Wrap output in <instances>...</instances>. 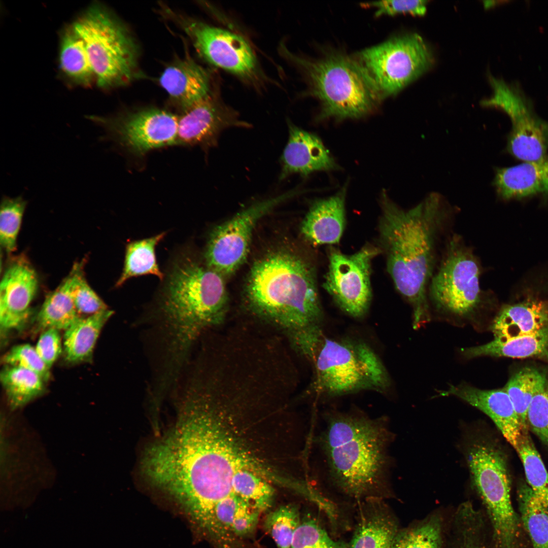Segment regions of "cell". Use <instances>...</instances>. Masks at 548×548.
I'll return each mask as SVG.
<instances>
[{"label":"cell","mask_w":548,"mask_h":548,"mask_svg":"<svg viewBox=\"0 0 548 548\" xmlns=\"http://www.w3.org/2000/svg\"><path fill=\"white\" fill-rule=\"evenodd\" d=\"M227 302L221 275L191 254H183L174 261L160 303L167 370L180 372L200 334L223 321Z\"/></svg>","instance_id":"cell-4"},{"label":"cell","mask_w":548,"mask_h":548,"mask_svg":"<svg viewBox=\"0 0 548 548\" xmlns=\"http://www.w3.org/2000/svg\"><path fill=\"white\" fill-rule=\"evenodd\" d=\"M110 309L80 317L64 331L63 339L65 360L70 363L90 361L104 326L112 316Z\"/></svg>","instance_id":"cell-26"},{"label":"cell","mask_w":548,"mask_h":548,"mask_svg":"<svg viewBox=\"0 0 548 548\" xmlns=\"http://www.w3.org/2000/svg\"><path fill=\"white\" fill-rule=\"evenodd\" d=\"M1 381L13 409L41 396L45 390V382L39 375L17 366L5 365L1 373Z\"/></svg>","instance_id":"cell-31"},{"label":"cell","mask_w":548,"mask_h":548,"mask_svg":"<svg viewBox=\"0 0 548 548\" xmlns=\"http://www.w3.org/2000/svg\"><path fill=\"white\" fill-rule=\"evenodd\" d=\"M379 235L387 269L398 291L412 304L413 327L430 320L426 288L432 277L436 236L448 207L437 193L403 210L383 194Z\"/></svg>","instance_id":"cell-3"},{"label":"cell","mask_w":548,"mask_h":548,"mask_svg":"<svg viewBox=\"0 0 548 548\" xmlns=\"http://www.w3.org/2000/svg\"><path fill=\"white\" fill-rule=\"evenodd\" d=\"M464 452L472 483L492 527L494 548H517L521 522L512 505L503 454L483 432L469 435Z\"/></svg>","instance_id":"cell-8"},{"label":"cell","mask_w":548,"mask_h":548,"mask_svg":"<svg viewBox=\"0 0 548 548\" xmlns=\"http://www.w3.org/2000/svg\"><path fill=\"white\" fill-rule=\"evenodd\" d=\"M493 183L498 195L505 199L548 195V156L537 161L498 168Z\"/></svg>","instance_id":"cell-23"},{"label":"cell","mask_w":548,"mask_h":548,"mask_svg":"<svg viewBox=\"0 0 548 548\" xmlns=\"http://www.w3.org/2000/svg\"><path fill=\"white\" fill-rule=\"evenodd\" d=\"M516 450L522 461L528 485L548 508V471L527 430Z\"/></svg>","instance_id":"cell-35"},{"label":"cell","mask_w":548,"mask_h":548,"mask_svg":"<svg viewBox=\"0 0 548 548\" xmlns=\"http://www.w3.org/2000/svg\"><path fill=\"white\" fill-rule=\"evenodd\" d=\"M244 297L255 315L289 335L321 325L323 318L315 268L294 252L279 250L256 261Z\"/></svg>","instance_id":"cell-5"},{"label":"cell","mask_w":548,"mask_h":548,"mask_svg":"<svg viewBox=\"0 0 548 548\" xmlns=\"http://www.w3.org/2000/svg\"><path fill=\"white\" fill-rule=\"evenodd\" d=\"M80 317L66 276L54 290L46 296L35 321L37 329L41 331L48 329L65 331Z\"/></svg>","instance_id":"cell-27"},{"label":"cell","mask_w":548,"mask_h":548,"mask_svg":"<svg viewBox=\"0 0 548 548\" xmlns=\"http://www.w3.org/2000/svg\"><path fill=\"white\" fill-rule=\"evenodd\" d=\"M280 179L291 175L303 176L318 171L336 169L329 151L316 135L289 123V138L282 157Z\"/></svg>","instance_id":"cell-21"},{"label":"cell","mask_w":548,"mask_h":548,"mask_svg":"<svg viewBox=\"0 0 548 548\" xmlns=\"http://www.w3.org/2000/svg\"><path fill=\"white\" fill-rule=\"evenodd\" d=\"M72 26L84 41L99 87L121 86L143 77L136 41L126 25L107 9L94 4Z\"/></svg>","instance_id":"cell-7"},{"label":"cell","mask_w":548,"mask_h":548,"mask_svg":"<svg viewBox=\"0 0 548 548\" xmlns=\"http://www.w3.org/2000/svg\"><path fill=\"white\" fill-rule=\"evenodd\" d=\"M323 419L316 442L329 486L355 503L393 497L390 447L394 434L388 418L353 409L327 412Z\"/></svg>","instance_id":"cell-2"},{"label":"cell","mask_w":548,"mask_h":548,"mask_svg":"<svg viewBox=\"0 0 548 548\" xmlns=\"http://www.w3.org/2000/svg\"><path fill=\"white\" fill-rule=\"evenodd\" d=\"M381 99L394 95L428 70L431 53L417 33L393 38L358 54Z\"/></svg>","instance_id":"cell-10"},{"label":"cell","mask_w":548,"mask_h":548,"mask_svg":"<svg viewBox=\"0 0 548 548\" xmlns=\"http://www.w3.org/2000/svg\"><path fill=\"white\" fill-rule=\"evenodd\" d=\"M310 362L315 389L321 395L334 397L365 390L383 393L390 386L385 366L363 341L326 336Z\"/></svg>","instance_id":"cell-9"},{"label":"cell","mask_w":548,"mask_h":548,"mask_svg":"<svg viewBox=\"0 0 548 548\" xmlns=\"http://www.w3.org/2000/svg\"><path fill=\"white\" fill-rule=\"evenodd\" d=\"M427 2L422 0L381 1L366 3L362 5L374 9L376 16H392L402 13L423 15L426 11Z\"/></svg>","instance_id":"cell-42"},{"label":"cell","mask_w":548,"mask_h":548,"mask_svg":"<svg viewBox=\"0 0 548 548\" xmlns=\"http://www.w3.org/2000/svg\"><path fill=\"white\" fill-rule=\"evenodd\" d=\"M59 61L63 73L77 84L87 86L95 80L85 45L72 25L61 36Z\"/></svg>","instance_id":"cell-28"},{"label":"cell","mask_w":548,"mask_h":548,"mask_svg":"<svg viewBox=\"0 0 548 548\" xmlns=\"http://www.w3.org/2000/svg\"><path fill=\"white\" fill-rule=\"evenodd\" d=\"M0 284V325L5 333L20 329L29 319L39 282L27 257L19 255L9 262Z\"/></svg>","instance_id":"cell-17"},{"label":"cell","mask_w":548,"mask_h":548,"mask_svg":"<svg viewBox=\"0 0 548 548\" xmlns=\"http://www.w3.org/2000/svg\"><path fill=\"white\" fill-rule=\"evenodd\" d=\"M59 331L55 329L43 331L35 347L39 356L49 369L59 358L62 351Z\"/></svg>","instance_id":"cell-44"},{"label":"cell","mask_w":548,"mask_h":548,"mask_svg":"<svg viewBox=\"0 0 548 548\" xmlns=\"http://www.w3.org/2000/svg\"><path fill=\"white\" fill-rule=\"evenodd\" d=\"M526 423L527 427L548 446V382L532 399L527 412Z\"/></svg>","instance_id":"cell-41"},{"label":"cell","mask_w":548,"mask_h":548,"mask_svg":"<svg viewBox=\"0 0 548 548\" xmlns=\"http://www.w3.org/2000/svg\"><path fill=\"white\" fill-rule=\"evenodd\" d=\"M5 365L17 366L32 371L39 375L46 382L50 377V369L37 353L35 348L29 344L15 346L3 356Z\"/></svg>","instance_id":"cell-40"},{"label":"cell","mask_w":548,"mask_h":548,"mask_svg":"<svg viewBox=\"0 0 548 548\" xmlns=\"http://www.w3.org/2000/svg\"><path fill=\"white\" fill-rule=\"evenodd\" d=\"M260 512L240 498L232 517L231 531L237 538H247L255 532Z\"/></svg>","instance_id":"cell-43"},{"label":"cell","mask_w":548,"mask_h":548,"mask_svg":"<svg viewBox=\"0 0 548 548\" xmlns=\"http://www.w3.org/2000/svg\"><path fill=\"white\" fill-rule=\"evenodd\" d=\"M146 474L189 518L211 513L234 494L241 470L264 468L263 443L249 419L229 402L201 391L186 393L173 430L146 452Z\"/></svg>","instance_id":"cell-1"},{"label":"cell","mask_w":548,"mask_h":548,"mask_svg":"<svg viewBox=\"0 0 548 548\" xmlns=\"http://www.w3.org/2000/svg\"><path fill=\"white\" fill-rule=\"evenodd\" d=\"M356 503V520L350 548H392L400 529L386 500L369 498Z\"/></svg>","instance_id":"cell-20"},{"label":"cell","mask_w":548,"mask_h":548,"mask_svg":"<svg viewBox=\"0 0 548 548\" xmlns=\"http://www.w3.org/2000/svg\"><path fill=\"white\" fill-rule=\"evenodd\" d=\"M301 521L298 508L288 504L270 512L265 518L264 527L279 548H290Z\"/></svg>","instance_id":"cell-38"},{"label":"cell","mask_w":548,"mask_h":548,"mask_svg":"<svg viewBox=\"0 0 548 548\" xmlns=\"http://www.w3.org/2000/svg\"><path fill=\"white\" fill-rule=\"evenodd\" d=\"M380 252L379 248L366 245L351 255L335 249L329 252L323 288L337 305L352 317L360 318L369 309L371 263Z\"/></svg>","instance_id":"cell-15"},{"label":"cell","mask_w":548,"mask_h":548,"mask_svg":"<svg viewBox=\"0 0 548 548\" xmlns=\"http://www.w3.org/2000/svg\"><path fill=\"white\" fill-rule=\"evenodd\" d=\"M481 272L472 252L455 237L449 243L438 270L431 279L429 289L432 301L438 308L452 314H471L482 301Z\"/></svg>","instance_id":"cell-11"},{"label":"cell","mask_w":548,"mask_h":548,"mask_svg":"<svg viewBox=\"0 0 548 548\" xmlns=\"http://www.w3.org/2000/svg\"><path fill=\"white\" fill-rule=\"evenodd\" d=\"M175 17L204 60L254 86L262 83L264 76L256 54L244 38L199 20Z\"/></svg>","instance_id":"cell-13"},{"label":"cell","mask_w":548,"mask_h":548,"mask_svg":"<svg viewBox=\"0 0 548 548\" xmlns=\"http://www.w3.org/2000/svg\"><path fill=\"white\" fill-rule=\"evenodd\" d=\"M548 327V301L530 299L504 306L493 322L495 338L531 334Z\"/></svg>","instance_id":"cell-24"},{"label":"cell","mask_w":548,"mask_h":548,"mask_svg":"<svg viewBox=\"0 0 548 548\" xmlns=\"http://www.w3.org/2000/svg\"><path fill=\"white\" fill-rule=\"evenodd\" d=\"M232 126L248 127L249 124L239 120L236 111L214 91L178 116L176 145L208 148L215 145L223 130Z\"/></svg>","instance_id":"cell-16"},{"label":"cell","mask_w":548,"mask_h":548,"mask_svg":"<svg viewBox=\"0 0 548 548\" xmlns=\"http://www.w3.org/2000/svg\"><path fill=\"white\" fill-rule=\"evenodd\" d=\"M233 492L251 507L264 511L272 505L275 489L263 477L248 470L238 471L231 483Z\"/></svg>","instance_id":"cell-34"},{"label":"cell","mask_w":548,"mask_h":548,"mask_svg":"<svg viewBox=\"0 0 548 548\" xmlns=\"http://www.w3.org/2000/svg\"><path fill=\"white\" fill-rule=\"evenodd\" d=\"M293 190L252 204L212 231L204 252L206 265L223 277L230 276L244 263L258 221L275 207L295 196Z\"/></svg>","instance_id":"cell-12"},{"label":"cell","mask_w":548,"mask_h":548,"mask_svg":"<svg viewBox=\"0 0 548 548\" xmlns=\"http://www.w3.org/2000/svg\"><path fill=\"white\" fill-rule=\"evenodd\" d=\"M211 81L209 73L194 61L187 50L184 57L177 58L165 68L159 79L160 86L182 112L214 91Z\"/></svg>","instance_id":"cell-19"},{"label":"cell","mask_w":548,"mask_h":548,"mask_svg":"<svg viewBox=\"0 0 548 548\" xmlns=\"http://www.w3.org/2000/svg\"><path fill=\"white\" fill-rule=\"evenodd\" d=\"M442 520L437 514L400 529L392 548H441Z\"/></svg>","instance_id":"cell-33"},{"label":"cell","mask_w":548,"mask_h":548,"mask_svg":"<svg viewBox=\"0 0 548 548\" xmlns=\"http://www.w3.org/2000/svg\"><path fill=\"white\" fill-rule=\"evenodd\" d=\"M441 395H454L487 415L516 449L525 429L504 388L482 390L467 384L451 386Z\"/></svg>","instance_id":"cell-18"},{"label":"cell","mask_w":548,"mask_h":548,"mask_svg":"<svg viewBox=\"0 0 548 548\" xmlns=\"http://www.w3.org/2000/svg\"><path fill=\"white\" fill-rule=\"evenodd\" d=\"M88 118L105 130L107 138L135 156L176 145L178 116L165 110L146 108L113 116L92 115Z\"/></svg>","instance_id":"cell-14"},{"label":"cell","mask_w":548,"mask_h":548,"mask_svg":"<svg viewBox=\"0 0 548 548\" xmlns=\"http://www.w3.org/2000/svg\"><path fill=\"white\" fill-rule=\"evenodd\" d=\"M344 188L328 198L314 202L300 225L303 237L314 246L339 243L346 223Z\"/></svg>","instance_id":"cell-22"},{"label":"cell","mask_w":548,"mask_h":548,"mask_svg":"<svg viewBox=\"0 0 548 548\" xmlns=\"http://www.w3.org/2000/svg\"><path fill=\"white\" fill-rule=\"evenodd\" d=\"M547 382L543 372L532 367H525L513 374L504 388L525 429L528 427L526 416L529 405L533 397L544 389Z\"/></svg>","instance_id":"cell-32"},{"label":"cell","mask_w":548,"mask_h":548,"mask_svg":"<svg viewBox=\"0 0 548 548\" xmlns=\"http://www.w3.org/2000/svg\"><path fill=\"white\" fill-rule=\"evenodd\" d=\"M518 499L520 520L533 548H548V508L527 484L519 487Z\"/></svg>","instance_id":"cell-30"},{"label":"cell","mask_w":548,"mask_h":548,"mask_svg":"<svg viewBox=\"0 0 548 548\" xmlns=\"http://www.w3.org/2000/svg\"><path fill=\"white\" fill-rule=\"evenodd\" d=\"M467 359L483 356L524 358H548V327L534 333L509 338H495L481 346L462 348Z\"/></svg>","instance_id":"cell-25"},{"label":"cell","mask_w":548,"mask_h":548,"mask_svg":"<svg viewBox=\"0 0 548 548\" xmlns=\"http://www.w3.org/2000/svg\"><path fill=\"white\" fill-rule=\"evenodd\" d=\"M27 201L22 196H3L0 209V243L7 254L17 249V239Z\"/></svg>","instance_id":"cell-37"},{"label":"cell","mask_w":548,"mask_h":548,"mask_svg":"<svg viewBox=\"0 0 548 548\" xmlns=\"http://www.w3.org/2000/svg\"><path fill=\"white\" fill-rule=\"evenodd\" d=\"M282 52L303 70L311 94L321 102V118H357L371 112L381 99L371 79L357 60L331 55L317 60Z\"/></svg>","instance_id":"cell-6"},{"label":"cell","mask_w":548,"mask_h":548,"mask_svg":"<svg viewBox=\"0 0 548 548\" xmlns=\"http://www.w3.org/2000/svg\"><path fill=\"white\" fill-rule=\"evenodd\" d=\"M165 234L163 232L126 245L124 267L116 287L122 286L129 278L146 275H155L160 280L163 279L164 275L157 263L155 248Z\"/></svg>","instance_id":"cell-29"},{"label":"cell","mask_w":548,"mask_h":548,"mask_svg":"<svg viewBox=\"0 0 548 548\" xmlns=\"http://www.w3.org/2000/svg\"><path fill=\"white\" fill-rule=\"evenodd\" d=\"M290 548H350L349 544L335 540L329 535L321 522L307 516L294 535Z\"/></svg>","instance_id":"cell-39"},{"label":"cell","mask_w":548,"mask_h":548,"mask_svg":"<svg viewBox=\"0 0 548 548\" xmlns=\"http://www.w3.org/2000/svg\"><path fill=\"white\" fill-rule=\"evenodd\" d=\"M483 520L471 503L461 504L454 518V548H486Z\"/></svg>","instance_id":"cell-36"}]
</instances>
